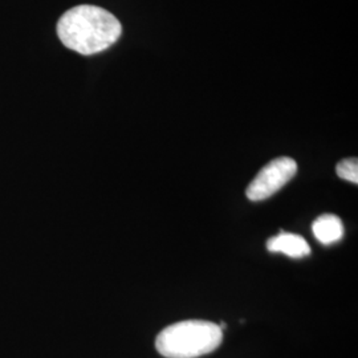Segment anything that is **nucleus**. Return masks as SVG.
Wrapping results in <instances>:
<instances>
[{
  "mask_svg": "<svg viewBox=\"0 0 358 358\" xmlns=\"http://www.w3.org/2000/svg\"><path fill=\"white\" fill-rule=\"evenodd\" d=\"M122 34L113 13L96 6H77L60 17L57 36L66 48L80 55H94L112 47Z\"/></svg>",
  "mask_w": 358,
  "mask_h": 358,
  "instance_id": "1",
  "label": "nucleus"
},
{
  "mask_svg": "<svg viewBox=\"0 0 358 358\" xmlns=\"http://www.w3.org/2000/svg\"><path fill=\"white\" fill-rule=\"evenodd\" d=\"M223 340L217 324L186 320L173 324L157 336L155 348L166 358H198L214 352Z\"/></svg>",
  "mask_w": 358,
  "mask_h": 358,
  "instance_id": "2",
  "label": "nucleus"
},
{
  "mask_svg": "<svg viewBox=\"0 0 358 358\" xmlns=\"http://www.w3.org/2000/svg\"><path fill=\"white\" fill-rule=\"evenodd\" d=\"M297 173V164L292 158L280 157L263 167L250 186L245 195L252 202L264 201L279 192Z\"/></svg>",
  "mask_w": 358,
  "mask_h": 358,
  "instance_id": "3",
  "label": "nucleus"
},
{
  "mask_svg": "<svg viewBox=\"0 0 358 358\" xmlns=\"http://www.w3.org/2000/svg\"><path fill=\"white\" fill-rule=\"evenodd\" d=\"M267 250L269 252H280L294 259H300L310 254V247L303 236L284 231L269 239Z\"/></svg>",
  "mask_w": 358,
  "mask_h": 358,
  "instance_id": "4",
  "label": "nucleus"
},
{
  "mask_svg": "<svg viewBox=\"0 0 358 358\" xmlns=\"http://www.w3.org/2000/svg\"><path fill=\"white\" fill-rule=\"evenodd\" d=\"M312 231L315 238L325 245L337 243L344 236V224L341 219L333 214H324L317 217L313 224Z\"/></svg>",
  "mask_w": 358,
  "mask_h": 358,
  "instance_id": "5",
  "label": "nucleus"
},
{
  "mask_svg": "<svg viewBox=\"0 0 358 358\" xmlns=\"http://www.w3.org/2000/svg\"><path fill=\"white\" fill-rule=\"evenodd\" d=\"M336 173L341 179L352 182L355 185L358 183V161L357 158H348L343 159L337 164Z\"/></svg>",
  "mask_w": 358,
  "mask_h": 358,
  "instance_id": "6",
  "label": "nucleus"
}]
</instances>
